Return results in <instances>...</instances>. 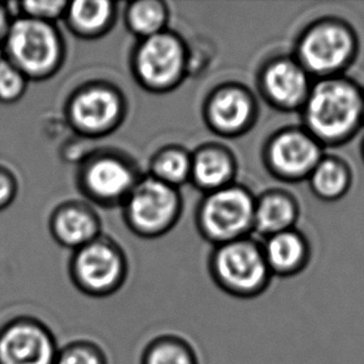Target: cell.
<instances>
[{
    "label": "cell",
    "instance_id": "cell-1",
    "mask_svg": "<svg viewBox=\"0 0 364 364\" xmlns=\"http://www.w3.org/2000/svg\"><path fill=\"white\" fill-rule=\"evenodd\" d=\"M363 92L347 77L321 79L311 87L304 105L306 131L322 146L348 142L364 124Z\"/></svg>",
    "mask_w": 364,
    "mask_h": 364
},
{
    "label": "cell",
    "instance_id": "cell-2",
    "mask_svg": "<svg viewBox=\"0 0 364 364\" xmlns=\"http://www.w3.org/2000/svg\"><path fill=\"white\" fill-rule=\"evenodd\" d=\"M0 50L29 81L53 77L64 63V40L55 24L25 16L13 19Z\"/></svg>",
    "mask_w": 364,
    "mask_h": 364
},
{
    "label": "cell",
    "instance_id": "cell-3",
    "mask_svg": "<svg viewBox=\"0 0 364 364\" xmlns=\"http://www.w3.org/2000/svg\"><path fill=\"white\" fill-rule=\"evenodd\" d=\"M360 49L355 30L337 18L318 20L305 30L299 43V63L321 79L341 76L355 63Z\"/></svg>",
    "mask_w": 364,
    "mask_h": 364
},
{
    "label": "cell",
    "instance_id": "cell-4",
    "mask_svg": "<svg viewBox=\"0 0 364 364\" xmlns=\"http://www.w3.org/2000/svg\"><path fill=\"white\" fill-rule=\"evenodd\" d=\"M209 269L220 290L242 300L264 294L272 276L262 249L242 239L222 244L213 254Z\"/></svg>",
    "mask_w": 364,
    "mask_h": 364
},
{
    "label": "cell",
    "instance_id": "cell-5",
    "mask_svg": "<svg viewBox=\"0 0 364 364\" xmlns=\"http://www.w3.org/2000/svg\"><path fill=\"white\" fill-rule=\"evenodd\" d=\"M71 282L84 295L104 299L124 285L127 264L119 249L96 239L75 250L69 264Z\"/></svg>",
    "mask_w": 364,
    "mask_h": 364
},
{
    "label": "cell",
    "instance_id": "cell-6",
    "mask_svg": "<svg viewBox=\"0 0 364 364\" xmlns=\"http://www.w3.org/2000/svg\"><path fill=\"white\" fill-rule=\"evenodd\" d=\"M255 203L240 187L220 188L203 203L200 224L208 237L225 244L242 237L254 225Z\"/></svg>",
    "mask_w": 364,
    "mask_h": 364
},
{
    "label": "cell",
    "instance_id": "cell-7",
    "mask_svg": "<svg viewBox=\"0 0 364 364\" xmlns=\"http://www.w3.org/2000/svg\"><path fill=\"white\" fill-rule=\"evenodd\" d=\"M59 346L43 321L19 316L0 327V364H54Z\"/></svg>",
    "mask_w": 364,
    "mask_h": 364
},
{
    "label": "cell",
    "instance_id": "cell-8",
    "mask_svg": "<svg viewBox=\"0 0 364 364\" xmlns=\"http://www.w3.org/2000/svg\"><path fill=\"white\" fill-rule=\"evenodd\" d=\"M179 213L176 189L157 178L138 183L128 196L127 217L133 229L144 235H157L172 227Z\"/></svg>",
    "mask_w": 364,
    "mask_h": 364
},
{
    "label": "cell",
    "instance_id": "cell-9",
    "mask_svg": "<svg viewBox=\"0 0 364 364\" xmlns=\"http://www.w3.org/2000/svg\"><path fill=\"white\" fill-rule=\"evenodd\" d=\"M186 53L181 40L159 33L144 39L138 48L134 68L143 84L154 90L168 89L182 77Z\"/></svg>",
    "mask_w": 364,
    "mask_h": 364
},
{
    "label": "cell",
    "instance_id": "cell-10",
    "mask_svg": "<svg viewBox=\"0 0 364 364\" xmlns=\"http://www.w3.org/2000/svg\"><path fill=\"white\" fill-rule=\"evenodd\" d=\"M267 157L271 167L285 179H302L325 157L322 144L307 131L289 129L277 134L270 143Z\"/></svg>",
    "mask_w": 364,
    "mask_h": 364
},
{
    "label": "cell",
    "instance_id": "cell-11",
    "mask_svg": "<svg viewBox=\"0 0 364 364\" xmlns=\"http://www.w3.org/2000/svg\"><path fill=\"white\" fill-rule=\"evenodd\" d=\"M121 112V101L112 90L89 86L76 91L66 106L71 126L84 134H101L114 127Z\"/></svg>",
    "mask_w": 364,
    "mask_h": 364
},
{
    "label": "cell",
    "instance_id": "cell-12",
    "mask_svg": "<svg viewBox=\"0 0 364 364\" xmlns=\"http://www.w3.org/2000/svg\"><path fill=\"white\" fill-rule=\"evenodd\" d=\"M262 87L276 106L294 109L304 107L312 86L307 71L299 61L281 59L265 70Z\"/></svg>",
    "mask_w": 364,
    "mask_h": 364
},
{
    "label": "cell",
    "instance_id": "cell-13",
    "mask_svg": "<svg viewBox=\"0 0 364 364\" xmlns=\"http://www.w3.org/2000/svg\"><path fill=\"white\" fill-rule=\"evenodd\" d=\"M85 192L96 200L122 199L134 187L131 168L121 159L112 157L96 158L90 162L80 178Z\"/></svg>",
    "mask_w": 364,
    "mask_h": 364
},
{
    "label": "cell",
    "instance_id": "cell-14",
    "mask_svg": "<svg viewBox=\"0 0 364 364\" xmlns=\"http://www.w3.org/2000/svg\"><path fill=\"white\" fill-rule=\"evenodd\" d=\"M49 229L55 242L77 250L96 240L99 220L94 213L82 204L65 203L51 213Z\"/></svg>",
    "mask_w": 364,
    "mask_h": 364
},
{
    "label": "cell",
    "instance_id": "cell-15",
    "mask_svg": "<svg viewBox=\"0 0 364 364\" xmlns=\"http://www.w3.org/2000/svg\"><path fill=\"white\" fill-rule=\"evenodd\" d=\"M252 101L245 90L224 87L213 95L208 104V119L223 134H237L245 129L252 119Z\"/></svg>",
    "mask_w": 364,
    "mask_h": 364
},
{
    "label": "cell",
    "instance_id": "cell-16",
    "mask_svg": "<svg viewBox=\"0 0 364 364\" xmlns=\"http://www.w3.org/2000/svg\"><path fill=\"white\" fill-rule=\"evenodd\" d=\"M262 252L271 275L282 277L299 274L310 259V249L305 239L292 230L272 235Z\"/></svg>",
    "mask_w": 364,
    "mask_h": 364
},
{
    "label": "cell",
    "instance_id": "cell-17",
    "mask_svg": "<svg viewBox=\"0 0 364 364\" xmlns=\"http://www.w3.org/2000/svg\"><path fill=\"white\" fill-rule=\"evenodd\" d=\"M309 179L317 197L326 202H336L345 197L350 191L353 174L343 159L327 156L321 159Z\"/></svg>",
    "mask_w": 364,
    "mask_h": 364
},
{
    "label": "cell",
    "instance_id": "cell-18",
    "mask_svg": "<svg viewBox=\"0 0 364 364\" xmlns=\"http://www.w3.org/2000/svg\"><path fill=\"white\" fill-rule=\"evenodd\" d=\"M64 18L73 33L91 38L107 29L114 18V4L106 0H77L68 3Z\"/></svg>",
    "mask_w": 364,
    "mask_h": 364
},
{
    "label": "cell",
    "instance_id": "cell-19",
    "mask_svg": "<svg viewBox=\"0 0 364 364\" xmlns=\"http://www.w3.org/2000/svg\"><path fill=\"white\" fill-rule=\"evenodd\" d=\"M297 218V207L292 198L271 193L255 204L254 225L261 234L275 235L290 230Z\"/></svg>",
    "mask_w": 364,
    "mask_h": 364
},
{
    "label": "cell",
    "instance_id": "cell-20",
    "mask_svg": "<svg viewBox=\"0 0 364 364\" xmlns=\"http://www.w3.org/2000/svg\"><path fill=\"white\" fill-rule=\"evenodd\" d=\"M232 172V159L220 148H203L192 159L191 176L200 187L213 192L227 187Z\"/></svg>",
    "mask_w": 364,
    "mask_h": 364
},
{
    "label": "cell",
    "instance_id": "cell-21",
    "mask_svg": "<svg viewBox=\"0 0 364 364\" xmlns=\"http://www.w3.org/2000/svg\"><path fill=\"white\" fill-rule=\"evenodd\" d=\"M141 364H199L197 350L182 336H156L144 346Z\"/></svg>",
    "mask_w": 364,
    "mask_h": 364
},
{
    "label": "cell",
    "instance_id": "cell-22",
    "mask_svg": "<svg viewBox=\"0 0 364 364\" xmlns=\"http://www.w3.org/2000/svg\"><path fill=\"white\" fill-rule=\"evenodd\" d=\"M127 19L133 33L147 39L162 33L167 21V10L159 1H138L128 9Z\"/></svg>",
    "mask_w": 364,
    "mask_h": 364
},
{
    "label": "cell",
    "instance_id": "cell-23",
    "mask_svg": "<svg viewBox=\"0 0 364 364\" xmlns=\"http://www.w3.org/2000/svg\"><path fill=\"white\" fill-rule=\"evenodd\" d=\"M153 171L156 173L154 178L174 187L186 182L191 176L192 159L182 149H166L154 159Z\"/></svg>",
    "mask_w": 364,
    "mask_h": 364
},
{
    "label": "cell",
    "instance_id": "cell-24",
    "mask_svg": "<svg viewBox=\"0 0 364 364\" xmlns=\"http://www.w3.org/2000/svg\"><path fill=\"white\" fill-rule=\"evenodd\" d=\"M54 364H109V357L94 341L76 340L59 348Z\"/></svg>",
    "mask_w": 364,
    "mask_h": 364
},
{
    "label": "cell",
    "instance_id": "cell-25",
    "mask_svg": "<svg viewBox=\"0 0 364 364\" xmlns=\"http://www.w3.org/2000/svg\"><path fill=\"white\" fill-rule=\"evenodd\" d=\"M29 80L0 55V104L13 105L24 97Z\"/></svg>",
    "mask_w": 364,
    "mask_h": 364
},
{
    "label": "cell",
    "instance_id": "cell-26",
    "mask_svg": "<svg viewBox=\"0 0 364 364\" xmlns=\"http://www.w3.org/2000/svg\"><path fill=\"white\" fill-rule=\"evenodd\" d=\"M16 6H18L19 16L55 24L56 20L64 18L68 3L61 0H44V1L30 0V1L16 3Z\"/></svg>",
    "mask_w": 364,
    "mask_h": 364
},
{
    "label": "cell",
    "instance_id": "cell-27",
    "mask_svg": "<svg viewBox=\"0 0 364 364\" xmlns=\"http://www.w3.org/2000/svg\"><path fill=\"white\" fill-rule=\"evenodd\" d=\"M18 191L19 183L15 173L10 168L0 164V212L14 203Z\"/></svg>",
    "mask_w": 364,
    "mask_h": 364
},
{
    "label": "cell",
    "instance_id": "cell-28",
    "mask_svg": "<svg viewBox=\"0 0 364 364\" xmlns=\"http://www.w3.org/2000/svg\"><path fill=\"white\" fill-rule=\"evenodd\" d=\"M14 18H11L9 8L4 3H0V49L4 44L6 35L9 33L10 25Z\"/></svg>",
    "mask_w": 364,
    "mask_h": 364
},
{
    "label": "cell",
    "instance_id": "cell-29",
    "mask_svg": "<svg viewBox=\"0 0 364 364\" xmlns=\"http://www.w3.org/2000/svg\"><path fill=\"white\" fill-rule=\"evenodd\" d=\"M360 149H362V158H363V161H364V139H363V142H362V148H360Z\"/></svg>",
    "mask_w": 364,
    "mask_h": 364
},
{
    "label": "cell",
    "instance_id": "cell-30",
    "mask_svg": "<svg viewBox=\"0 0 364 364\" xmlns=\"http://www.w3.org/2000/svg\"><path fill=\"white\" fill-rule=\"evenodd\" d=\"M363 119H364V92H363Z\"/></svg>",
    "mask_w": 364,
    "mask_h": 364
}]
</instances>
